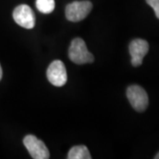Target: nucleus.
Instances as JSON below:
<instances>
[{
    "label": "nucleus",
    "instance_id": "nucleus-2",
    "mask_svg": "<svg viewBox=\"0 0 159 159\" xmlns=\"http://www.w3.org/2000/svg\"><path fill=\"white\" fill-rule=\"evenodd\" d=\"M126 97L132 107L138 112L146 111L148 106V97L145 89L139 85H131L126 89Z\"/></svg>",
    "mask_w": 159,
    "mask_h": 159
},
{
    "label": "nucleus",
    "instance_id": "nucleus-5",
    "mask_svg": "<svg viewBox=\"0 0 159 159\" xmlns=\"http://www.w3.org/2000/svg\"><path fill=\"white\" fill-rule=\"evenodd\" d=\"M47 78L53 86L62 87L67 81V74L65 65L60 60H54L47 69Z\"/></svg>",
    "mask_w": 159,
    "mask_h": 159
},
{
    "label": "nucleus",
    "instance_id": "nucleus-10",
    "mask_svg": "<svg viewBox=\"0 0 159 159\" xmlns=\"http://www.w3.org/2000/svg\"><path fill=\"white\" fill-rule=\"evenodd\" d=\"M148 6L153 8L155 14L159 20V0H146Z\"/></svg>",
    "mask_w": 159,
    "mask_h": 159
},
{
    "label": "nucleus",
    "instance_id": "nucleus-11",
    "mask_svg": "<svg viewBox=\"0 0 159 159\" xmlns=\"http://www.w3.org/2000/svg\"><path fill=\"white\" fill-rule=\"evenodd\" d=\"M2 76H3V71H2L1 65H0V80H1V79H2Z\"/></svg>",
    "mask_w": 159,
    "mask_h": 159
},
{
    "label": "nucleus",
    "instance_id": "nucleus-8",
    "mask_svg": "<svg viewBox=\"0 0 159 159\" xmlns=\"http://www.w3.org/2000/svg\"><path fill=\"white\" fill-rule=\"evenodd\" d=\"M68 159H90L91 156L88 148L84 145L74 146L69 150Z\"/></svg>",
    "mask_w": 159,
    "mask_h": 159
},
{
    "label": "nucleus",
    "instance_id": "nucleus-4",
    "mask_svg": "<svg viewBox=\"0 0 159 159\" xmlns=\"http://www.w3.org/2000/svg\"><path fill=\"white\" fill-rule=\"evenodd\" d=\"M23 143L34 159H48L50 157V152L45 144L34 135H27L23 140Z\"/></svg>",
    "mask_w": 159,
    "mask_h": 159
},
{
    "label": "nucleus",
    "instance_id": "nucleus-7",
    "mask_svg": "<svg viewBox=\"0 0 159 159\" xmlns=\"http://www.w3.org/2000/svg\"><path fill=\"white\" fill-rule=\"evenodd\" d=\"M148 49L149 46L148 42L145 40L137 38L131 42L129 44V52L132 57L131 64L133 66L137 67L142 65L143 57L148 53Z\"/></svg>",
    "mask_w": 159,
    "mask_h": 159
},
{
    "label": "nucleus",
    "instance_id": "nucleus-1",
    "mask_svg": "<svg viewBox=\"0 0 159 159\" xmlns=\"http://www.w3.org/2000/svg\"><path fill=\"white\" fill-rule=\"evenodd\" d=\"M68 56L71 61L77 65H83L94 62L95 57L88 51L85 42L81 38H75L69 47Z\"/></svg>",
    "mask_w": 159,
    "mask_h": 159
},
{
    "label": "nucleus",
    "instance_id": "nucleus-3",
    "mask_svg": "<svg viewBox=\"0 0 159 159\" xmlns=\"http://www.w3.org/2000/svg\"><path fill=\"white\" fill-rule=\"evenodd\" d=\"M90 1H74L66 7V17L69 21L78 22L84 20L92 10Z\"/></svg>",
    "mask_w": 159,
    "mask_h": 159
},
{
    "label": "nucleus",
    "instance_id": "nucleus-6",
    "mask_svg": "<svg viewBox=\"0 0 159 159\" xmlns=\"http://www.w3.org/2000/svg\"><path fill=\"white\" fill-rule=\"evenodd\" d=\"M14 21L24 29H31L35 25V15L33 10L27 5L18 6L12 13Z\"/></svg>",
    "mask_w": 159,
    "mask_h": 159
},
{
    "label": "nucleus",
    "instance_id": "nucleus-12",
    "mask_svg": "<svg viewBox=\"0 0 159 159\" xmlns=\"http://www.w3.org/2000/svg\"><path fill=\"white\" fill-rule=\"evenodd\" d=\"M155 159H159V152L157 155H156V157H155Z\"/></svg>",
    "mask_w": 159,
    "mask_h": 159
},
{
    "label": "nucleus",
    "instance_id": "nucleus-9",
    "mask_svg": "<svg viewBox=\"0 0 159 159\" xmlns=\"http://www.w3.org/2000/svg\"><path fill=\"white\" fill-rule=\"evenodd\" d=\"M35 6L37 10L44 14H49L53 11L55 8L54 0H36Z\"/></svg>",
    "mask_w": 159,
    "mask_h": 159
}]
</instances>
